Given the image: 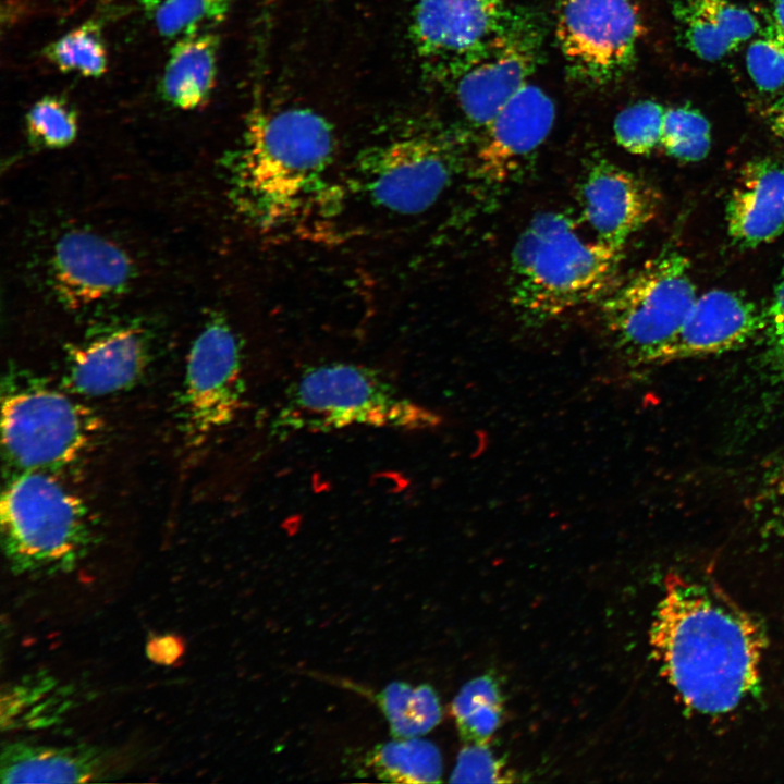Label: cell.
<instances>
[{
  "label": "cell",
  "mask_w": 784,
  "mask_h": 784,
  "mask_svg": "<svg viewBox=\"0 0 784 784\" xmlns=\"http://www.w3.org/2000/svg\"><path fill=\"white\" fill-rule=\"evenodd\" d=\"M764 636L712 585L669 575L650 633L663 675L689 708L734 710L758 686Z\"/></svg>",
  "instance_id": "obj_1"
},
{
  "label": "cell",
  "mask_w": 784,
  "mask_h": 784,
  "mask_svg": "<svg viewBox=\"0 0 784 784\" xmlns=\"http://www.w3.org/2000/svg\"><path fill=\"white\" fill-rule=\"evenodd\" d=\"M334 149L330 123L310 109L255 115L234 168L245 211L261 226L292 220L322 191Z\"/></svg>",
  "instance_id": "obj_2"
},
{
  "label": "cell",
  "mask_w": 784,
  "mask_h": 784,
  "mask_svg": "<svg viewBox=\"0 0 784 784\" xmlns=\"http://www.w3.org/2000/svg\"><path fill=\"white\" fill-rule=\"evenodd\" d=\"M622 254L584 235L566 212L538 213L511 253L510 302L523 318L547 321L602 301L618 283Z\"/></svg>",
  "instance_id": "obj_3"
},
{
  "label": "cell",
  "mask_w": 784,
  "mask_h": 784,
  "mask_svg": "<svg viewBox=\"0 0 784 784\" xmlns=\"http://www.w3.org/2000/svg\"><path fill=\"white\" fill-rule=\"evenodd\" d=\"M440 421L376 369L332 362L310 366L292 381L270 427L282 438L357 426L424 430Z\"/></svg>",
  "instance_id": "obj_4"
},
{
  "label": "cell",
  "mask_w": 784,
  "mask_h": 784,
  "mask_svg": "<svg viewBox=\"0 0 784 784\" xmlns=\"http://www.w3.org/2000/svg\"><path fill=\"white\" fill-rule=\"evenodd\" d=\"M2 546L17 574L71 571L86 556L95 530L85 503L47 470H24L3 489Z\"/></svg>",
  "instance_id": "obj_5"
},
{
  "label": "cell",
  "mask_w": 784,
  "mask_h": 784,
  "mask_svg": "<svg viewBox=\"0 0 784 784\" xmlns=\"http://www.w3.org/2000/svg\"><path fill=\"white\" fill-rule=\"evenodd\" d=\"M698 295L688 259L666 252L618 282L601 313L618 348L637 363H662Z\"/></svg>",
  "instance_id": "obj_6"
},
{
  "label": "cell",
  "mask_w": 784,
  "mask_h": 784,
  "mask_svg": "<svg viewBox=\"0 0 784 784\" xmlns=\"http://www.w3.org/2000/svg\"><path fill=\"white\" fill-rule=\"evenodd\" d=\"M99 430L95 414L70 393L32 378H10L2 395V444L20 471L78 460Z\"/></svg>",
  "instance_id": "obj_7"
},
{
  "label": "cell",
  "mask_w": 784,
  "mask_h": 784,
  "mask_svg": "<svg viewBox=\"0 0 784 784\" xmlns=\"http://www.w3.org/2000/svg\"><path fill=\"white\" fill-rule=\"evenodd\" d=\"M456 147L436 134H413L371 148L358 160L362 189L378 207L399 215L429 209L453 182Z\"/></svg>",
  "instance_id": "obj_8"
},
{
  "label": "cell",
  "mask_w": 784,
  "mask_h": 784,
  "mask_svg": "<svg viewBox=\"0 0 784 784\" xmlns=\"http://www.w3.org/2000/svg\"><path fill=\"white\" fill-rule=\"evenodd\" d=\"M642 34L633 0H560L555 37L572 77L604 85L633 64Z\"/></svg>",
  "instance_id": "obj_9"
},
{
  "label": "cell",
  "mask_w": 784,
  "mask_h": 784,
  "mask_svg": "<svg viewBox=\"0 0 784 784\" xmlns=\"http://www.w3.org/2000/svg\"><path fill=\"white\" fill-rule=\"evenodd\" d=\"M240 341L221 317L206 322L189 350L180 400L185 438L199 445L230 425L244 405Z\"/></svg>",
  "instance_id": "obj_10"
},
{
  "label": "cell",
  "mask_w": 784,
  "mask_h": 784,
  "mask_svg": "<svg viewBox=\"0 0 784 784\" xmlns=\"http://www.w3.org/2000/svg\"><path fill=\"white\" fill-rule=\"evenodd\" d=\"M542 44L540 17L513 8L498 34L450 82L462 112L474 126L482 130L529 82Z\"/></svg>",
  "instance_id": "obj_11"
},
{
  "label": "cell",
  "mask_w": 784,
  "mask_h": 784,
  "mask_svg": "<svg viewBox=\"0 0 784 784\" xmlns=\"http://www.w3.org/2000/svg\"><path fill=\"white\" fill-rule=\"evenodd\" d=\"M510 0H415L413 46L428 73L451 82L502 28Z\"/></svg>",
  "instance_id": "obj_12"
},
{
  "label": "cell",
  "mask_w": 784,
  "mask_h": 784,
  "mask_svg": "<svg viewBox=\"0 0 784 784\" xmlns=\"http://www.w3.org/2000/svg\"><path fill=\"white\" fill-rule=\"evenodd\" d=\"M555 119L552 98L528 82L482 128L475 174L486 185H503L523 170L550 134Z\"/></svg>",
  "instance_id": "obj_13"
},
{
  "label": "cell",
  "mask_w": 784,
  "mask_h": 784,
  "mask_svg": "<svg viewBox=\"0 0 784 784\" xmlns=\"http://www.w3.org/2000/svg\"><path fill=\"white\" fill-rule=\"evenodd\" d=\"M577 196L581 221L592 236L621 249L657 216L661 201L649 183L605 158L587 164Z\"/></svg>",
  "instance_id": "obj_14"
},
{
  "label": "cell",
  "mask_w": 784,
  "mask_h": 784,
  "mask_svg": "<svg viewBox=\"0 0 784 784\" xmlns=\"http://www.w3.org/2000/svg\"><path fill=\"white\" fill-rule=\"evenodd\" d=\"M134 267L117 244L95 232L71 230L56 242L50 258L52 286L68 305H95L120 295Z\"/></svg>",
  "instance_id": "obj_15"
},
{
  "label": "cell",
  "mask_w": 784,
  "mask_h": 784,
  "mask_svg": "<svg viewBox=\"0 0 784 784\" xmlns=\"http://www.w3.org/2000/svg\"><path fill=\"white\" fill-rule=\"evenodd\" d=\"M148 358L145 330L133 323L114 326L70 347L64 382L78 395L101 396L128 388Z\"/></svg>",
  "instance_id": "obj_16"
},
{
  "label": "cell",
  "mask_w": 784,
  "mask_h": 784,
  "mask_svg": "<svg viewBox=\"0 0 784 784\" xmlns=\"http://www.w3.org/2000/svg\"><path fill=\"white\" fill-rule=\"evenodd\" d=\"M763 327V314L748 298L725 290L697 297L662 363L736 348Z\"/></svg>",
  "instance_id": "obj_17"
},
{
  "label": "cell",
  "mask_w": 784,
  "mask_h": 784,
  "mask_svg": "<svg viewBox=\"0 0 784 784\" xmlns=\"http://www.w3.org/2000/svg\"><path fill=\"white\" fill-rule=\"evenodd\" d=\"M727 232L744 247L769 243L784 232V163L771 158L748 162L726 206Z\"/></svg>",
  "instance_id": "obj_18"
},
{
  "label": "cell",
  "mask_w": 784,
  "mask_h": 784,
  "mask_svg": "<svg viewBox=\"0 0 784 784\" xmlns=\"http://www.w3.org/2000/svg\"><path fill=\"white\" fill-rule=\"evenodd\" d=\"M105 755L89 746L8 744L1 754L2 783H83L106 773Z\"/></svg>",
  "instance_id": "obj_19"
},
{
  "label": "cell",
  "mask_w": 784,
  "mask_h": 784,
  "mask_svg": "<svg viewBox=\"0 0 784 784\" xmlns=\"http://www.w3.org/2000/svg\"><path fill=\"white\" fill-rule=\"evenodd\" d=\"M673 14L684 44L707 61L725 57L759 28L749 11L727 0H674Z\"/></svg>",
  "instance_id": "obj_20"
},
{
  "label": "cell",
  "mask_w": 784,
  "mask_h": 784,
  "mask_svg": "<svg viewBox=\"0 0 784 784\" xmlns=\"http://www.w3.org/2000/svg\"><path fill=\"white\" fill-rule=\"evenodd\" d=\"M217 37L196 33L173 46L162 76V94L182 110H194L208 100L217 72Z\"/></svg>",
  "instance_id": "obj_21"
},
{
  "label": "cell",
  "mask_w": 784,
  "mask_h": 784,
  "mask_svg": "<svg viewBox=\"0 0 784 784\" xmlns=\"http://www.w3.org/2000/svg\"><path fill=\"white\" fill-rule=\"evenodd\" d=\"M366 767L378 779L402 783L440 782L443 769L437 746L418 737L378 745L367 755Z\"/></svg>",
  "instance_id": "obj_22"
},
{
  "label": "cell",
  "mask_w": 784,
  "mask_h": 784,
  "mask_svg": "<svg viewBox=\"0 0 784 784\" xmlns=\"http://www.w3.org/2000/svg\"><path fill=\"white\" fill-rule=\"evenodd\" d=\"M394 738L420 737L441 720V706L429 685L412 686L403 682L390 683L377 696Z\"/></svg>",
  "instance_id": "obj_23"
},
{
  "label": "cell",
  "mask_w": 784,
  "mask_h": 784,
  "mask_svg": "<svg viewBox=\"0 0 784 784\" xmlns=\"http://www.w3.org/2000/svg\"><path fill=\"white\" fill-rule=\"evenodd\" d=\"M462 738L468 744H487L499 727L502 697L494 678L485 675L466 683L452 703Z\"/></svg>",
  "instance_id": "obj_24"
},
{
  "label": "cell",
  "mask_w": 784,
  "mask_h": 784,
  "mask_svg": "<svg viewBox=\"0 0 784 784\" xmlns=\"http://www.w3.org/2000/svg\"><path fill=\"white\" fill-rule=\"evenodd\" d=\"M47 54L61 71L88 77L102 75L108 65L107 51L98 26L89 22L56 40L48 48Z\"/></svg>",
  "instance_id": "obj_25"
},
{
  "label": "cell",
  "mask_w": 784,
  "mask_h": 784,
  "mask_svg": "<svg viewBox=\"0 0 784 784\" xmlns=\"http://www.w3.org/2000/svg\"><path fill=\"white\" fill-rule=\"evenodd\" d=\"M710 143V124L700 112L689 107L665 109L660 145L670 156L699 161L707 156Z\"/></svg>",
  "instance_id": "obj_26"
},
{
  "label": "cell",
  "mask_w": 784,
  "mask_h": 784,
  "mask_svg": "<svg viewBox=\"0 0 784 784\" xmlns=\"http://www.w3.org/2000/svg\"><path fill=\"white\" fill-rule=\"evenodd\" d=\"M230 3L231 0H162L151 15L162 36L182 38L222 20Z\"/></svg>",
  "instance_id": "obj_27"
},
{
  "label": "cell",
  "mask_w": 784,
  "mask_h": 784,
  "mask_svg": "<svg viewBox=\"0 0 784 784\" xmlns=\"http://www.w3.org/2000/svg\"><path fill=\"white\" fill-rule=\"evenodd\" d=\"M665 109L653 100H642L624 108L614 120L617 144L634 155H646L661 143Z\"/></svg>",
  "instance_id": "obj_28"
},
{
  "label": "cell",
  "mask_w": 784,
  "mask_h": 784,
  "mask_svg": "<svg viewBox=\"0 0 784 784\" xmlns=\"http://www.w3.org/2000/svg\"><path fill=\"white\" fill-rule=\"evenodd\" d=\"M27 131L39 145L61 148L71 144L77 134V119L71 107L59 97H44L26 115Z\"/></svg>",
  "instance_id": "obj_29"
},
{
  "label": "cell",
  "mask_w": 784,
  "mask_h": 784,
  "mask_svg": "<svg viewBox=\"0 0 784 784\" xmlns=\"http://www.w3.org/2000/svg\"><path fill=\"white\" fill-rule=\"evenodd\" d=\"M513 776L487 744H468L464 747L456 761L450 782L454 783H504L512 782Z\"/></svg>",
  "instance_id": "obj_30"
},
{
  "label": "cell",
  "mask_w": 784,
  "mask_h": 784,
  "mask_svg": "<svg viewBox=\"0 0 784 784\" xmlns=\"http://www.w3.org/2000/svg\"><path fill=\"white\" fill-rule=\"evenodd\" d=\"M746 65L760 89L772 91L784 85V50L771 38L765 36L749 46Z\"/></svg>",
  "instance_id": "obj_31"
},
{
  "label": "cell",
  "mask_w": 784,
  "mask_h": 784,
  "mask_svg": "<svg viewBox=\"0 0 784 784\" xmlns=\"http://www.w3.org/2000/svg\"><path fill=\"white\" fill-rule=\"evenodd\" d=\"M767 357L781 375H784V269L777 281L773 297L765 313L763 327Z\"/></svg>",
  "instance_id": "obj_32"
},
{
  "label": "cell",
  "mask_w": 784,
  "mask_h": 784,
  "mask_svg": "<svg viewBox=\"0 0 784 784\" xmlns=\"http://www.w3.org/2000/svg\"><path fill=\"white\" fill-rule=\"evenodd\" d=\"M183 646L174 636H162L151 639L147 646V653L157 663L170 664L182 654Z\"/></svg>",
  "instance_id": "obj_33"
},
{
  "label": "cell",
  "mask_w": 784,
  "mask_h": 784,
  "mask_svg": "<svg viewBox=\"0 0 784 784\" xmlns=\"http://www.w3.org/2000/svg\"><path fill=\"white\" fill-rule=\"evenodd\" d=\"M765 36L784 50V2L774 3L768 20Z\"/></svg>",
  "instance_id": "obj_34"
},
{
  "label": "cell",
  "mask_w": 784,
  "mask_h": 784,
  "mask_svg": "<svg viewBox=\"0 0 784 784\" xmlns=\"http://www.w3.org/2000/svg\"><path fill=\"white\" fill-rule=\"evenodd\" d=\"M770 115L773 128L784 140V99L774 106Z\"/></svg>",
  "instance_id": "obj_35"
},
{
  "label": "cell",
  "mask_w": 784,
  "mask_h": 784,
  "mask_svg": "<svg viewBox=\"0 0 784 784\" xmlns=\"http://www.w3.org/2000/svg\"><path fill=\"white\" fill-rule=\"evenodd\" d=\"M162 0H140L144 8L151 14Z\"/></svg>",
  "instance_id": "obj_36"
},
{
  "label": "cell",
  "mask_w": 784,
  "mask_h": 784,
  "mask_svg": "<svg viewBox=\"0 0 784 784\" xmlns=\"http://www.w3.org/2000/svg\"><path fill=\"white\" fill-rule=\"evenodd\" d=\"M781 494H782V498H783V511H782V513H783V516H784V478H783V481H782V485H781Z\"/></svg>",
  "instance_id": "obj_37"
},
{
  "label": "cell",
  "mask_w": 784,
  "mask_h": 784,
  "mask_svg": "<svg viewBox=\"0 0 784 784\" xmlns=\"http://www.w3.org/2000/svg\"><path fill=\"white\" fill-rule=\"evenodd\" d=\"M784 2V0H774V3Z\"/></svg>",
  "instance_id": "obj_38"
}]
</instances>
